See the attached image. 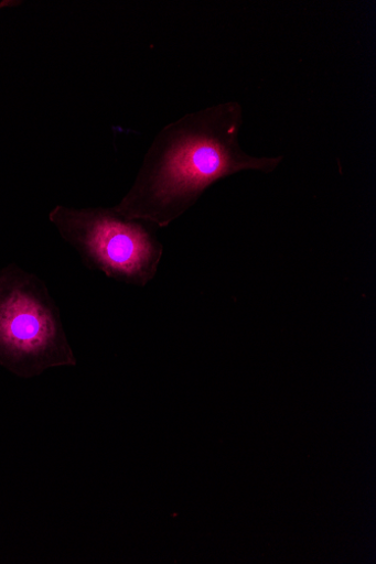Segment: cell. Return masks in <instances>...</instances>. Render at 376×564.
<instances>
[{
	"label": "cell",
	"mask_w": 376,
	"mask_h": 564,
	"mask_svg": "<svg viewBox=\"0 0 376 564\" xmlns=\"http://www.w3.org/2000/svg\"><path fill=\"white\" fill-rule=\"evenodd\" d=\"M62 238L84 265L121 283L144 288L155 276L164 246L157 228L129 219L116 208H68L57 205L49 215Z\"/></svg>",
	"instance_id": "obj_3"
},
{
	"label": "cell",
	"mask_w": 376,
	"mask_h": 564,
	"mask_svg": "<svg viewBox=\"0 0 376 564\" xmlns=\"http://www.w3.org/2000/svg\"><path fill=\"white\" fill-rule=\"evenodd\" d=\"M0 366L22 378L76 366L56 301L15 264L0 270Z\"/></svg>",
	"instance_id": "obj_2"
},
{
	"label": "cell",
	"mask_w": 376,
	"mask_h": 564,
	"mask_svg": "<svg viewBox=\"0 0 376 564\" xmlns=\"http://www.w3.org/2000/svg\"><path fill=\"white\" fill-rule=\"evenodd\" d=\"M243 126V107L232 100L187 113L161 129L116 210L164 229L213 184L241 172L273 173L283 156L249 155L239 141Z\"/></svg>",
	"instance_id": "obj_1"
}]
</instances>
